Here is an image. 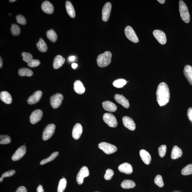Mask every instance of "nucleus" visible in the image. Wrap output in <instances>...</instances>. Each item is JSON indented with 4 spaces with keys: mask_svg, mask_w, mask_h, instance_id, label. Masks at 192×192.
I'll return each mask as SVG.
<instances>
[{
    "mask_svg": "<svg viewBox=\"0 0 192 192\" xmlns=\"http://www.w3.org/2000/svg\"><path fill=\"white\" fill-rule=\"evenodd\" d=\"M102 105L105 110L110 112H116L117 107L115 104L110 101H107L103 102Z\"/></svg>",
    "mask_w": 192,
    "mask_h": 192,
    "instance_id": "obj_22",
    "label": "nucleus"
},
{
    "mask_svg": "<svg viewBox=\"0 0 192 192\" xmlns=\"http://www.w3.org/2000/svg\"><path fill=\"white\" fill-rule=\"evenodd\" d=\"M3 179V178L2 177H1V178H0V182H2Z\"/></svg>",
    "mask_w": 192,
    "mask_h": 192,
    "instance_id": "obj_52",
    "label": "nucleus"
},
{
    "mask_svg": "<svg viewBox=\"0 0 192 192\" xmlns=\"http://www.w3.org/2000/svg\"><path fill=\"white\" fill-rule=\"evenodd\" d=\"M103 119L105 123L111 127H116L118 126V121L114 115L107 113L104 115Z\"/></svg>",
    "mask_w": 192,
    "mask_h": 192,
    "instance_id": "obj_5",
    "label": "nucleus"
},
{
    "mask_svg": "<svg viewBox=\"0 0 192 192\" xmlns=\"http://www.w3.org/2000/svg\"><path fill=\"white\" fill-rule=\"evenodd\" d=\"M15 173V170H9L8 172H5V173H4L2 175L1 177H2L3 178H4L5 177H9L11 176H12V175H13Z\"/></svg>",
    "mask_w": 192,
    "mask_h": 192,
    "instance_id": "obj_44",
    "label": "nucleus"
},
{
    "mask_svg": "<svg viewBox=\"0 0 192 192\" xmlns=\"http://www.w3.org/2000/svg\"><path fill=\"white\" fill-rule=\"evenodd\" d=\"M21 55L23 57V60L25 62L27 63L29 62L30 61L33 59V56L31 54L29 53H26V52H23L21 53Z\"/></svg>",
    "mask_w": 192,
    "mask_h": 192,
    "instance_id": "obj_39",
    "label": "nucleus"
},
{
    "mask_svg": "<svg viewBox=\"0 0 192 192\" xmlns=\"http://www.w3.org/2000/svg\"><path fill=\"white\" fill-rule=\"evenodd\" d=\"M55 128L54 124H48L45 128L42 134V139L46 141L50 139L54 133Z\"/></svg>",
    "mask_w": 192,
    "mask_h": 192,
    "instance_id": "obj_8",
    "label": "nucleus"
},
{
    "mask_svg": "<svg viewBox=\"0 0 192 192\" xmlns=\"http://www.w3.org/2000/svg\"><path fill=\"white\" fill-rule=\"evenodd\" d=\"M112 5L110 2H107L104 5L102 10V20L104 21L108 20L110 18Z\"/></svg>",
    "mask_w": 192,
    "mask_h": 192,
    "instance_id": "obj_10",
    "label": "nucleus"
},
{
    "mask_svg": "<svg viewBox=\"0 0 192 192\" xmlns=\"http://www.w3.org/2000/svg\"><path fill=\"white\" fill-rule=\"evenodd\" d=\"M11 142V139L8 135H1L0 136V144H8Z\"/></svg>",
    "mask_w": 192,
    "mask_h": 192,
    "instance_id": "obj_37",
    "label": "nucleus"
},
{
    "mask_svg": "<svg viewBox=\"0 0 192 192\" xmlns=\"http://www.w3.org/2000/svg\"><path fill=\"white\" fill-rule=\"evenodd\" d=\"M166 145H163L159 147L158 148L159 155L161 157H163L166 154Z\"/></svg>",
    "mask_w": 192,
    "mask_h": 192,
    "instance_id": "obj_41",
    "label": "nucleus"
},
{
    "mask_svg": "<svg viewBox=\"0 0 192 192\" xmlns=\"http://www.w3.org/2000/svg\"><path fill=\"white\" fill-rule=\"evenodd\" d=\"M41 8L43 12L48 14H52L54 11L53 5L48 1H44L41 5Z\"/></svg>",
    "mask_w": 192,
    "mask_h": 192,
    "instance_id": "obj_20",
    "label": "nucleus"
},
{
    "mask_svg": "<svg viewBox=\"0 0 192 192\" xmlns=\"http://www.w3.org/2000/svg\"><path fill=\"white\" fill-rule=\"evenodd\" d=\"M182 174L183 175H187L192 174V164L188 165L182 170Z\"/></svg>",
    "mask_w": 192,
    "mask_h": 192,
    "instance_id": "obj_35",
    "label": "nucleus"
},
{
    "mask_svg": "<svg viewBox=\"0 0 192 192\" xmlns=\"http://www.w3.org/2000/svg\"><path fill=\"white\" fill-rule=\"evenodd\" d=\"M89 171L87 167L84 166L81 169L77 175L76 180L79 185L83 184L84 179L89 175Z\"/></svg>",
    "mask_w": 192,
    "mask_h": 192,
    "instance_id": "obj_9",
    "label": "nucleus"
},
{
    "mask_svg": "<svg viewBox=\"0 0 192 192\" xmlns=\"http://www.w3.org/2000/svg\"><path fill=\"white\" fill-rule=\"evenodd\" d=\"M112 55L110 52L107 51L98 55L97 58V63L100 67H107L110 64Z\"/></svg>",
    "mask_w": 192,
    "mask_h": 192,
    "instance_id": "obj_2",
    "label": "nucleus"
},
{
    "mask_svg": "<svg viewBox=\"0 0 192 192\" xmlns=\"http://www.w3.org/2000/svg\"><path fill=\"white\" fill-rule=\"evenodd\" d=\"M140 156L143 162L146 165L150 164L151 161V157L147 151L144 150H141L139 152Z\"/></svg>",
    "mask_w": 192,
    "mask_h": 192,
    "instance_id": "obj_19",
    "label": "nucleus"
},
{
    "mask_svg": "<svg viewBox=\"0 0 192 192\" xmlns=\"http://www.w3.org/2000/svg\"><path fill=\"white\" fill-rule=\"evenodd\" d=\"M179 9L180 15L183 20L186 23L190 21V16L188 7L184 2L180 0L179 3Z\"/></svg>",
    "mask_w": 192,
    "mask_h": 192,
    "instance_id": "obj_3",
    "label": "nucleus"
},
{
    "mask_svg": "<svg viewBox=\"0 0 192 192\" xmlns=\"http://www.w3.org/2000/svg\"><path fill=\"white\" fill-rule=\"evenodd\" d=\"M11 31L14 36H18L20 33V29L19 26L15 24H12L11 28Z\"/></svg>",
    "mask_w": 192,
    "mask_h": 192,
    "instance_id": "obj_36",
    "label": "nucleus"
},
{
    "mask_svg": "<svg viewBox=\"0 0 192 192\" xmlns=\"http://www.w3.org/2000/svg\"><path fill=\"white\" fill-rule=\"evenodd\" d=\"M184 74L190 84L192 85V67L191 66L186 65L184 67Z\"/></svg>",
    "mask_w": 192,
    "mask_h": 192,
    "instance_id": "obj_24",
    "label": "nucleus"
},
{
    "mask_svg": "<svg viewBox=\"0 0 192 192\" xmlns=\"http://www.w3.org/2000/svg\"><path fill=\"white\" fill-rule=\"evenodd\" d=\"M66 8L69 17L72 18H74L76 16V12H75L74 7L70 1H66Z\"/></svg>",
    "mask_w": 192,
    "mask_h": 192,
    "instance_id": "obj_27",
    "label": "nucleus"
},
{
    "mask_svg": "<svg viewBox=\"0 0 192 192\" xmlns=\"http://www.w3.org/2000/svg\"><path fill=\"white\" fill-rule=\"evenodd\" d=\"M59 153L58 152H55L54 153H52L51 155L49 157L41 161L40 164L41 165H44L46 164L47 163L50 162L52 161L58 155Z\"/></svg>",
    "mask_w": 192,
    "mask_h": 192,
    "instance_id": "obj_33",
    "label": "nucleus"
},
{
    "mask_svg": "<svg viewBox=\"0 0 192 192\" xmlns=\"http://www.w3.org/2000/svg\"><path fill=\"white\" fill-rule=\"evenodd\" d=\"M16 0H10L9 1L11 2H14L16 1Z\"/></svg>",
    "mask_w": 192,
    "mask_h": 192,
    "instance_id": "obj_53",
    "label": "nucleus"
},
{
    "mask_svg": "<svg viewBox=\"0 0 192 192\" xmlns=\"http://www.w3.org/2000/svg\"><path fill=\"white\" fill-rule=\"evenodd\" d=\"M82 132V128L81 125L79 123L74 125L72 130V136L73 139L77 140L80 139Z\"/></svg>",
    "mask_w": 192,
    "mask_h": 192,
    "instance_id": "obj_17",
    "label": "nucleus"
},
{
    "mask_svg": "<svg viewBox=\"0 0 192 192\" xmlns=\"http://www.w3.org/2000/svg\"><path fill=\"white\" fill-rule=\"evenodd\" d=\"M43 113L40 110L34 111L30 116V121L32 124H35L41 120L42 118Z\"/></svg>",
    "mask_w": 192,
    "mask_h": 192,
    "instance_id": "obj_13",
    "label": "nucleus"
},
{
    "mask_svg": "<svg viewBox=\"0 0 192 192\" xmlns=\"http://www.w3.org/2000/svg\"><path fill=\"white\" fill-rule=\"evenodd\" d=\"M37 192H44V190L43 189L42 186L41 185L38 186L37 189Z\"/></svg>",
    "mask_w": 192,
    "mask_h": 192,
    "instance_id": "obj_47",
    "label": "nucleus"
},
{
    "mask_svg": "<svg viewBox=\"0 0 192 192\" xmlns=\"http://www.w3.org/2000/svg\"><path fill=\"white\" fill-rule=\"evenodd\" d=\"M64 96L60 93H57L51 97L50 99V104L54 109H57L61 104Z\"/></svg>",
    "mask_w": 192,
    "mask_h": 192,
    "instance_id": "obj_6",
    "label": "nucleus"
},
{
    "mask_svg": "<svg viewBox=\"0 0 192 192\" xmlns=\"http://www.w3.org/2000/svg\"><path fill=\"white\" fill-rule=\"evenodd\" d=\"M183 154L182 150L177 146H174L172 149L171 157L172 159H176L180 157Z\"/></svg>",
    "mask_w": 192,
    "mask_h": 192,
    "instance_id": "obj_26",
    "label": "nucleus"
},
{
    "mask_svg": "<svg viewBox=\"0 0 192 192\" xmlns=\"http://www.w3.org/2000/svg\"><path fill=\"white\" fill-rule=\"evenodd\" d=\"M0 98L2 101L7 104H9L12 103V96L7 91H2L0 93Z\"/></svg>",
    "mask_w": 192,
    "mask_h": 192,
    "instance_id": "obj_25",
    "label": "nucleus"
},
{
    "mask_svg": "<svg viewBox=\"0 0 192 192\" xmlns=\"http://www.w3.org/2000/svg\"><path fill=\"white\" fill-rule=\"evenodd\" d=\"M98 147L107 154L113 153L116 152L117 148L114 145L107 142H102L98 145Z\"/></svg>",
    "mask_w": 192,
    "mask_h": 192,
    "instance_id": "obj_4",
    "label": "nucleus"
},
{
    "mask_svg": "<svg viewBox=\"0 0 192 192\" xmlns=\"http://www.w3.org/2000/svg\"><path fill=\"white\" fill-rule=\"evenodd\" d=\"M127 83L126 81L123 79H118L113 82V85L117 88L123 87Z\"/></svg>",
    "mask_w": 192,
    "mask_h": 192,
    "instance_id": "obj_34",
    "label": "nucleus"
},
{
    "mask_svg": "<svg viewBox=\"0 0 192 192\" xmlns=\"http://www.w3.org/2000/svg\"><path fill=\"white\" fill-rule=\"evenodd\" d=\"M75 59H76V57L74 56H71L69 57V60L71 61H73L75 60Z\"/></svg>",
    "mask_w": 192,
    "mask_h": 192,
    "instance_id": "obj_48",
    "label": "nucleus"
},
{
    "mask_svg": "<svg viewBox=\"0 0 192 192\" xmlns=\"http://www.w3.org/2000/svg\"><path fill=\"white\" fill-rule=\"evenodd\" d=\"M114 175V172L113 170L110 169H108L106 171V173L104 177L105 180H109L112 179Z\"/></svg>",
    "mask_w": 192,
    "mask_h": 192,
    "instance_id": "obj_40",
    "label": "nucleus"
},
{
    "mask_svg": "<svg viewBox=\"0 0 192 192\" xmlns=\"http://www.w3.org/2000/svg\"><path fill=\"white\" fill-rule=\"evenodd\" d=\"M46 36L52 42H55L57 40V35L53 29L48 30L47 32Z\"/></svg>",
    "mask_w": 192,
    "mask_h": 192,
    "instance_id": "obj_30",
    "label": "nucleus"
},
{
    "mask_svg": "<svg viewBox=\"0 0 192 192\" xmlns=\"http://www.w3.org/2000/svg\"><path fill=\"white\" fill-rule=\"evenodd\" d=\"M3 61L1 57H0V68H1L2 67Z\"/></svg>",
    "mask_w": 192,
    "mask_h": 192,
    "instance_id": "obj_50",
    "label": "nucleus"
},
{
    "mask_svg": "<svg viewBox=\"0 0 192 192\" xmlns=\"http://www.w3.org/2000/svg\"><path fill=\"white\" fill-rule=\"evenodd\" d=\"M67 181L65 178L61 179L59 182L57 192H64L67 186Z\"/></svg>",
    "mask_w": 192,
    "mask_h": 192,
    "instance_id": "obj_32",
    "label": "nucleus"
},
{
    "mask_svg": "<svg viewBox=\"0 0 192 192\" xmlns=\"http://www.w3.org/2000/svg\"><path fill=\"white\" fill-rule=\"evenodd\" d=\"M26 152V147L25 146H22L20 147L16 150L12 157V161H17L20 159L25 155Z\"/></svg>",
    "mask_w": 192,
    "mask_h": 192,
    "instance_id": "obj_14",
    "label": "nucleus"
},
{
    "mask_svg": "<svg viewBox=\"0 0 192 192\" xmlns=\"http://www.w3.org/2000/svg\"><path fill=\"white\" fill-rule=\"evenodd\" d=\"M15 192H27V191L24 186H21L18 188Z\"/></svg>",
    "mask_w": 192,
    "mask_h": 192,
    "instance_id": "obj_46",
    "label": "nucleus"
},
{
    "mask_svg": "<svg viewBox=\"0 0 192 192\" xmlns=\"http://www.w3.org/2000/svg\"><path fill=\"white\" fill-rule=\"evenodd\" d=\"M16 18L18 23L22 25L26 24V20L24 16L21 15H18L16 16Z\"/></svg>",
    "mask_w": 192,
    "mask_h": 192,
    "instance_id": "obj_42",
    "label": "nucleus"
},
{
    "mask_svg": "<svg viewBox=\"0 0 192 192\" xmlns=\"http://www.w3.org/2000/svg\"><path fill=\"white\" fill-rule=\"evenodd\" d=\"M125 33L127 38L132 42L137 43L139 42V39L131 27L127 26L125 28Z\"/></svg>",
    "mask_w": 192,
    "mask_h": 192,
    "instance_id": "obj_7",
    "label": "nucleus"
},
{
    "mask_svg": "<svg viewBox=\"0 0 192 192\" xmlns=\"http://www.w3.org/2000/svg\"><path fill=\"white\" fill-rule=\"evenodd\" d=\"M65 61V59L62 55H57L54 59L53 67L55 69H57L61 67Z\"/></svg>",
    "mask_w": 192,
    "mask_h": 192,
    "instance_id": "obj_21",
    "label": "nucleus"
},
{
    "mask_svg": "<svg viewBox=\"0 0 192 192\" xmlns=\"http://www.w3.org/2000/svg\"><path fill=\"white\" fill-rule=\"evenodd\" d=\"M121 187L125 189H129L133 188L136 186L135 183L134 181L130 180H125L122 182Z\"/></svg>",
    "mask_w": 192,
    "mask_h": 192,
    "instance_id": "obj_29",
    "label": "nucleus"
},
{
    "mask_svg": "<svg viewBox=\"0 0 192 192\" xmlns=\"http://www.w3.org/2000/svg\"><path fill=\"white\" fill-rule=\"evenodd\" d=\"M18 74L20 76L31 77L33 75V73L31 69L24 68L19 69Z\"/></svg>",
    "mask_w": 192,
    "mask_h": 192,
    "instance_id": "obj_31",
    "label": "nucleus"
},
{
    "mask_svg": "<svg viewBox=\"0 0 192 192\" xmlns=\"http://www.w3.org/2000/svg\"><path fill=\"white\" fill-rule=\"evenodd\" d=\"M187 116L188 118L192 123V107L188 109L187 111Z\"/></svg>",
    "mask_w": 192,
    "mask_h": 192,
    "instance_id": "obj_45",
    "label": "nucleus"
},
{
    "mask_svg": "<svg viewBox=\"0 0 192 192\" xmlns=\"http://www.w3.org/2000/svg\"><path fill=\"white\" fill-rule=\"evenodd\" d=\"M77 66H78V64H77L73 63L72 64V67L73 69H76Z\"/></svg>",
    "mask_w": 192,
    "mask_h": 192,
    "instance_id": "obj_49",
    "label": "nucleus"
},
{
    "mask_svg": "<svg viewBox=\"0 0 192 192\" xmlns=\"http://www.w3.org/2000/svg\"><path fill=\"white\" fill-rule=\"evenodd\" d=\"M40 64V62L38 60L32 59L31 61L28 63V65L30 67H34L39 66Z\"/></svg>",
    "mask_w": 192,
    "mask_h": 192,
    "instance_id": "obj_43",
    "label": "nucleus"
},
{
    "mask_svg": "<svg viewBox=\"0 0 192 192\" xmlns=\"http://www.w3.org/2000/svg\"></svg>",
    "mask_w": 192,
    "mask_h": 192,
    "instance_id": "obj_54",
    "label": "nucleus"
},
{
    "mask_svg": "<svg viewBox=\"0 0 192 192\" xmlns=\"http://www.w3.org/2000/svg\"><path fill=\"white\" fill-rule=\"evenodd\" d=\"M42 94V92L40 91H36L28 98V103L30 105L34 104L37 103L41 99Z\"/></svg>",
    "mask_w": 192,
    "mask_h": 192,
    "instance_id": "obj_16",
    "label": "nucleus"
},
{
    "mask_svg": "<svg viewBox=\"0 0 192 192\" xmlns=\"http://www.w3.org/2000/svg\"><path fill=\"white\" fill-rule=\"evenodd\" d=\"M118 169L121 173L127 174H130L133 172V168L131 165L127 163H123L120 165L118 166Z\"/></svg>",
    "mask_w": 192,
    "mask_h": 192,
    "instance_id": "obj_18",
    "label": "nucleus"
},
{
    "mask_svg": "<svg viewBox=\"0 0 192 192\" xmlns=\"http://www.w3.org/2000/svg\"><path fill=\"white\" fill-rule=\"evenodd\" d=\"M114 98L117 103L123 106L125 108L128 109L130 107L128 100L123 95L116 94Z\"/></svg>",
    "mask_w": 192,
    "mask_h": 192,
    "instance_id": "obj_15",
    "label": "nucleus"
},
{
    "mask_svg": "<svg viewBox=\"0 0 192 192\" xmlns=\"http://www.w3.org/2000/svg\"><path fill=\"white\" fill-rule=\"evenodd\" d=\"M74 89L75 92L79 94H83L85 91V88L83 84L79 80H77L74 82Z\"/></svg>",
    "mask_w": 192,
    "mask_h": 192,
    "instance_id": "obj_23",
    "label": "nucleus"
},
{
    "mask_svg": "<svg viewBox=\"0 0 192 192\" xmlns=\"http://www.w3.org/2000/svg\"><path fill=\"white\" fill-rule=\"evenodd\" d=\"M157 1H158L160 3L163 4L166 1H165V0H158Z\"/></svg>",
    "mask_w": 192,
    "mask_h": 192,
    "instance_id": "obj_51",
    "label": "nucleus"
},
{
    "mask_svg": "<svg viewBox=\"0 0 192 192\" xmlns=\"http://www.w3.org/2000/svg\"><path fill=\"white\" fill-rule=\"evenodd\" d=\"M153 35L158 42L161 45H165L166 42V35L161 30H156L153 32Z\"/></svg>",
    "mask_w": 192,
    "mask_h": 192,
    "instance_id": "obj_11",
    "label": "nucleus"
},
{
    "mask_svg": "<svg viewBox=\"0 0 192 192\" xmlns=\"http://www.w3.org/2000/svg\"><path fill=\"white\" fill-rule=\"evenodd\" d=\"M156 94L157 101L160 106H164L169 102V90L167 84L165 82H161L159 84Z\"/></svg>",
    "mask_w": 192,
    "mask_h": 192,
    "instance_id": "obj_1",
    "label": "nucleus"
},
{
    "mask_svg": "<svg viewBox=\"0 0 192 192\" xmlns=\"http://www.w3.org/2000/svg\"><path fill=\"white\" fill-rule=\"evenodd\" d=\"M154 183L157 185L159 187H162L164 185L162 177L160 175L156 176L154 179Z\"/></svg>",
    "mask_w": 192,
    "mask_h": 192,
    "instance_id": "obj_38",
    "label": "nucleus"
},
{
    "mask_svg": "<svg viewBox=\"0 0 192 192\" xmlns=\"http://www.w3.org/2000/svg\"><path fill=\"white\" fill-rule=\"evenodd\" d=\"M123 124L128 130L133 131L135 130L136 126L135 123L131 118L125 116L122 119Z\"/></svg>",
    "mask_w": 192,
    "mask_h": 192,
    "instance_id": "obj_12",
    "label": "nucleus"
},
{
    "mask_svg": "<svg viewBox=\"0 0 192 192\" xmlns=\"http://www.w3.org/2000/svg\"><path fill=\"white\" fill-rule=\"evenodd\" d=\"M37 46L39 51L45 53L47 50V46L46 43L42 38L39 39V42L37 44Z\"/></svg>",
    "mask_w": 192,
    "mask_h": 192,
    "instance_id": "obj_28",
    "label": "nucleus"
}]
</instances>
